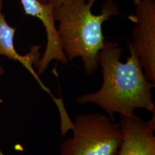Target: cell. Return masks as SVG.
<instances>
[{"mask_svg": "<svg viewBox=\"0 0 155 155\" xmlns=\"http://www.w3.org/2000/svg\"><path fill=\"white\" fill-rule=\"evenodd\" d=\"M3 1L0 0V55H3L12 61H18L28 69V71L39 81L40 84L43 87L44 90L49 91L45 87L40 81L38 75L35 72L33 65L37 66L40 59V45H35L31 48L30 51L25 55H19L15 48L14 38L16 28H12L6 21L5 16L2 12Z\"/></svg>", "mask_w": 155, "mask_h": 155, "instance_id": "7", "label": "cell"}, {"mask_svg": "<svg viewBox=\"0 0 155 155\" xmlns=\"http://www.w3.org/2000/svg\"><path fill=\"white\" fill-rule=\"evenodd\" d=\"M141 1V0H133V2H134V4L135 5H137V4H139Z\"/></svg>", "mask_w": 155, "mask_h": 155, "instance_id": "10", "label": "cell"}, {"mask_svg": "<svg viewBox=\"0 0 155 155\" xmlns=\"http://www.w3.org/2000/svg\"><path fill=\"white\" fill-rule=\"evenodd\" d=\"M5 73V69L4 68L0 65V82H1V76Z\"/></svg>", "mask_w": 155, "mask_h": 155, "instance_id": "9", "label": "cell"}, {"mask_svg": "<svg viewBox=\"0 0 155 155\" xmlns=\"http://www.w3.org/2000/svg\"><path fill=\"white\" fill-rule=\"evenodd\" d=\"M96 0H65L54 9V18L58 22V32L62 49L68 61L80 58L84 72L92 75L98 71V56L105 45L102 31L104 22L119 15L115 3L107 0L101 13L91 12Z\"/></svg>", "mask_w": 155, "mask_h": 155, "instance_id": "2", "label": "cell"}, {"mask_svg": "<svg viewBox=\"0 0 155 155\" xmlns=\"http://www.w3.org/2000/svg\"><path fill=\"white\" fill-rule=\"evenodd\" d=\"M25 15L38 18L41 21L47 34V45L43 55L40 58L37 68L38 75L43 73L51 61H59L67 64L65 57L60 41L59 35L54 18V6L51 3H42L39 0H20Z\"/></svg>", "mask_w": 155, "mask_h": 155, "instance_id": "6", "label": "cell"}, {"mask_svg": "<svg viewBox=\"0 0 155 155\" xmlns=\"http://www.w3.org/2000/svg\"><path fill=\"white\" fill-rule=\"evenodd\" d=\"M129 19L135 23L132 42L147 78L155 84V0H141Z\"/></svg>", "mask_w": 155, "mask_h": 155, "instance_id": "4", "label": "cell"}, {"mask_svg": "<svg viewBox=\"0 0 155 155\" xmlns=\"http://www.w3.org/2000/svg\"><path fill=\"white\" fill-rule=\"evenodd\" d=\"M65 0H48V2L51 3L52 5L54 6V7H58V6H60Z\"/></svg>", "mask_w": 155, "mask_h": 155, "instance_id": "8", "label": "cell"}, {"mask_svg": "<svg viewBox=\"0 0 155 155\" xmlns=\"http://www.w3.org/2000/svg\"><path fill=\"white\" fill-rule=\"evenodd\" d=\"M42 3H48V0H39Z\"/></svg>", "mask_w": 155, "mask_h": 155, "instance_id": "11", "label": "cell"}, {"mask_svg": "<svg viewBox=\"0 0 155 155\" xmlns=\"http://www.w3.org/2000/svg\"><path fill=\"white\" fill-rule=\"evenodd\" d=\"M116 125L121 134L117 155H155V117L144 121L134 114L119 115Z\"/></svg>", "mask_w": 155, "mask_h": 155, "instance_id": "5", "label": "cell"}, {"mask_svg": "<svg viewBox=\"0 0 155 155\" xmlns=\"http://www.w3.org/2000/svg\"><path fill=\"white\" fill-rule=\"evenodd\" d=\"M130 55L126 63L120 61L121 48L106 42L99 53L103 83L98 91L78 97L80 105L94 104L99 106L114 121V114L129 115L143 108L154 115L155 105L152 90L155 84L147 78L137 54L129 45Z\"/></svg>", "mask_w": 155, "mask_h": 155, "instance_id": "1", "label": "cell"}, {"mask_svg": "<svg viewBox=\"0 0 155 155\" xmlns=\"http://www.w3.org/2000/svg\"><path fill=\"white\" fill-rule=\"evenodd\" d=\"M71 129L73 136L62 143L60 155H117L121 134L108 115L81 114Z\"/></svg>", "mask_w": 155, "mask_h": 155, "instance_id": "3", "label": "cell"}]
</instances>
